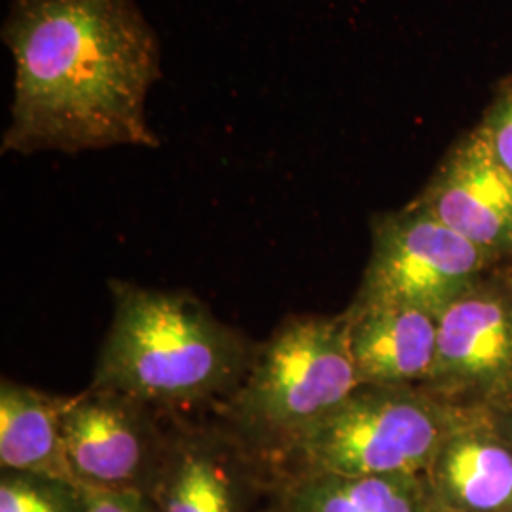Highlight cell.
<instances>
[{
    "mask_svg": "<svg viewBox=\"0 0 512 512\" xmlns=\"http://www.w3.org/2000/svg\"><path fill=\"white\" fill-rule=\"evenodd\" d=\"M494 258L512 262V175L478 128L459 135L412 200Z\"/></svg>",
    "mask_w": 512,
    "mask_h": 512,
    "instance_id": "obj_9",
    "label": "cell"
},
{
    "mask_svg": "<svg viewBox=\"0 0 512 512\" xmlns=\"http://www.w3.org/2000/svg\"><path fill=\"white\" fill-rule=\"evenodd\" d=\"M465 414L467 410L421 385H359L294 444L277 480L293 475H425L442 440Z\"/></svg>",
    "mask_w": 512,
    "mask_h": 512,
    "instance_id": "obj_4",
    "label": "cell"
},
{
    "mask_svg": "<svg viewBox=\"0 0 512 512\" xmlns=\"http://www.w3.org/2000/svg\"><path fill=\"white\" fill-rule=\"evenodd\" d=\"M65 397L14 380L0 384V471L74 482L63 440ZM76 484V482H74Z\"/></svg>",
    "mask_w": 512,
    "mask_h": 512,
    "instance_id": "obj_12",
    "label": "cell"
},
{
    "mask_svg": "<svg viewBox=\"0 0 512 512\" xmlns=\"http://www.w3.org/2000/svg\"><path fill=\"white\" fill-rule=\"evenodd\" d=\"M505 266H507V268H509V270H511V274H512V262H509V264H505Z\"/></svg>",
    "mask_w": 512,
    "mask_h": 512,
    "instance_id": "obj_19",
    "label": "cell"
},
{
    "mask_svg": "<svg viewBox=\"0 0 512 512\" xmlns=\"http://www.w3.org/2000/svg\"><path fill=\"white\" fill-rule=\"evenodd\" d=\"M272 492H274V490H272ZM262 512H289V511H287V509H285V507H281V505H279V503H277V501H275L274 495H272V497H270V501H268V507H266V509H264V511H262Z\"/></svg>",
    "mask_w": 512,
    "mask_h": 512,
    "instance_id": "obj_18",
    "label": "cell"
},
{
    "mask_svg": "<svg viewBox=\"0 0 512 512\" xmlns=\"http://www.w3.org/2000/svg\"><path fill=\"white\" fill-rule=\"evenodd\" d=\"M349 353L361 385H423L437 355L439 317L410 306H353Z\"/></svg>",
    "mask_w": 512,
    "mask_h": 512,
    "instance_id": "obj_11",
    "label": "cell"
},
{
    "mask_svg": "<svg viewBox=\"0 0 512 512\" xmlns=\"http://www.w3.org/2000/svg\"><path fill=\"white\" fill-rule=\"evenodd\" d=\"M289 512H440L425 475H293L274 484Z\"/></svg>",
    "mask_w": 512,
    "mask_h": 512,
    "instance_id": "obj_13",
    "label": "cell"
},
{
    "mask_svg": "<svg viewBox=\"0 0 512 512\" xmlns=\"http://www.w3.org/2000/svg\"><path fill=\"white\" fill-rule=\"evenodd\" d=\"M61 425L78 486L148 494L164 454L167 416L128 395L90 385L65 397Z\"/></svg>",
    "mask_w": 512,
    "mask_h": 512,
    "instance_id": "obj_8",
    "label": "cell"
},
{
    "mask_svg": "<svg viewBox=\"0 0 512 512\" xmlns=\"http://www.w3.org/2000/svg\"><path fill=\"white\" fill-rule=\"evenodd\" d=\"M14 101L2 154L158 148L147 99L160 38L135 0H10Z\"/></svg>",
    "mask_w": 512,
    "mask_h": 512,
    "instance_id": "obj_1",
    "label": "cell"
},
{
    "mask_svg": "<svg viewBox=\"0 0 512 512\" xmlns=\"http://www.w3.org/2000/svg\"><path fill=\"white\" fill-rule=\"evenodd\" d=\"M275 478L217 418L167 416L148 499L156 512H262Z\"/></svg>",
    "mask_w": 512,
    "mask_h": 512,
    "instance_id": "obj_7",
    "label": "cell"
},
{
    "mask_svg": "<svg viewBox=\"0 0 512 512\" xmlns=\"http://www.w3.org/2000/svg\"><path fill=\"white\" fill-rule=\"evenodd\" d=\"M476 128L482 131L497 162L512 175V74L497 84Z\"/></svg>",
    "mask_w": 512,
    "mask_h": 512,
    "instance_id": "obj_15",
    "label": "cell"
},
{
    "mask_svg": "<svg viewBox=\"0 0 512 512\" xmlns=\"http://www.w3.org/2000/svg\"><path fill=\"white\" fill-rule=\"evenodd\" d=\"M499 266L414 203L370 219V256L353 306H410L439 317Z\"/></svg>",
    "mask_w": 512,
    "mask_h": 512,
    "instance_id": "obj_5",
    "label": "cell"
},
{
    "mask_svg": "<svg viewBox=\"0 0 512 512\" xmlns=\"http://www.w3.org/2000/svg\"><path fill=\"white\" fill-rule=\"evenodd\" d=\"M84 490L82 512H156L148 495L116 490Z\"/></svg>",
    "mask_w": 512,
    "mask_h": 512,
    "instance_id": "obj_16",
    "label": "cell"
},
{
    "mask_svg": "<svg viewBox=\"0 0 512 512\" xmlns=\"http://www.w3.org/2000/svg\"><path fill=\"white\" fill-rule=\"evenodd\" d=\"M359 385L346 313L291 315L256 346L236 391L213 412L277 480L294 444Z\"/></svg>",
    "mask_w": 512,
    "mask_h": 512,
    "instance_id": "obj_3",
    "label": "cell"
},
{
    "mask_svg": "<svg viewBox=\"0 0 512 512\" xmlns=\"http://www.w3.org/2000/svg\"><path fill=\"white\" fill-rule=\"evenodd\" d=\"M82 486L18 471H0V512H82Z\"/></svg>",
    "mask_w": 512,
    "mask_h": 512,
    "instance_id": "obj_14",
    "label": "cell"
},
{
    "mask_svg": "<svg viewBox=\"0 0 512 512\" xmlns=\"http://www.w3.org/2000/svg\"><path fill=\"white\" fill-rule=\"evenodd\" d=\"M490 416L494 420L495 429L499 431V435L512 446V406L501 410V412L490 414Z\"/></svg>",
    "mask_w": 512,
    "mask_h": 512,
    "instance_id": "obj_17",
    "label": "cell"
},
{
    "mask_svg": "<svg viewBox=\"0 0 512 512\" xmlns=\"http://www.w3.org/2000/svg\"><path fill=\"white\" fill-rule=\"evenodd\" d=\"M425 480L440 512H512V446L488 412L467 410Z\"/></svg>",
    "mask_w": 512,
    "mask_h": 512,
    "instance_id": "obj_10",
    "label": "cell"
},
{
    "mask_svg": "<svg viewBox=\"0 0 512 512\" xmlns=\"http://www.w3.org/2000/svg\"><path fill=\"white\" fill-rule=\"evenodd\" d=\"M463 410L512 406V274L501 264L439 315L437 355L421 385Z\"/></svg>",
    "mask_w": 512,
    "mask_h": 512,
    "instance_id": "obj_6",
    "label": "cell"
},
{
    "mask_svg": "<svg viewBox=\"0 0 512 512\" xmlns=\"http://www.w3.org/2000/svg\"><path fill=\"white\" fill-rule=\"evenodd\" d=\"M112 321L101 344L93 387L158 410L192 416L215 410L243 380L253 346L190 291L110 279Z\"/></svg>",
    "mask_w": 512,
    "mask_h": 512,
    "instance_id": "obj_2",
    "label": "cell"
}]
</instances>
